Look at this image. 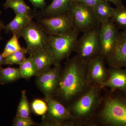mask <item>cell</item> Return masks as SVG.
Masks as SVG:
<instances>
[{"label":"cell","instance_id":"1","mask_svg":"<svg viewBox=\"0 0 126 126\" xmlns=\"http://www.w3.org/2000/svg\"><path fill=\"white\" fill-rule=\"evenodd\" d=\"M88 63L76 55L67 59L62 68L54 98L67 108L92 86L88 79Z\"/></svg>","mask_w":126,"mask_h":126},{"label":"cell","instance_id":"2","mask_svg":"<svg viewBox=\"0 0 126 126\" xmlns=\"http://www.w3.org/2000/svg\"><path fill=\"white\" fill-rule=\"evenodd\" d=\"M113 94L103 99L98 122L106 126H126V94Z\"/></svg>","mask_w":126,"mask_h":126},{"label":"cell","instance_id":"3","mask_svg":"<svg viewBox=\"0 0 126 126\" xmlns=\"http://www.w3.org/2000/svg\"><path fill=\"white\" fill-rule=\"evenodd\" d=\"M102 88L92 85L90 88L67 108L75 117L90 122L94 126V117L102 102Z\"/></svg>","mask_w":126,"mask_h":126},{"label":"cell","instance_id":"4","mask_svg":"<svg viewBox=\"0 0 126 126\" xmlns=\"http://www.w3.org/2000/svg\"><path fill=\"white\" fill-rule=\"evenodd\" d=\"M48 110L39 126H84L82 120L75 117L68 109L54 98L44 97Z\"/></svg>","mask_w":126,"mask_h":126},{"label":"cell","instance_id":"5","mask_svg":"<svg viewBox=\"0 0 126 126\" xmlns=\"http://www.w3.org/2000/svg\"><path fill=\"white\" fill-rule=\"evenodd\" d=\"M79 32L76 29L61 35H48L45 49L52 54L54 65L61 64L75 52Z\"/></svg>","mask_w":126,"mask_h":126},{"label":"cell","instance_id":"6","mask_svg":"<svg viewBox=\"0 0 126 126\" xmlns=\"http://www.w3.org/2000/svg\"><path fill=\"white\" fill-rule=\"evenodd\" d=\"M100 25L84 32L78 40L75 52L77 56L86 62L100 54Z\"/></svg>","mask_w":126,"mask_h":126},{"label":"cell","instance_id":"7","mask_svg":"<svg viewBox=\"0 0 126 126\" xmlns=\"http://www.w3.org/2000/svg\"><path fill=\"white\" fill-rule=\"evenodd\" d=\"M69 13L75 29L79 32L83 33L100 25L93 9L78 1L74 0Z\"/></svg>","mask_w":126,"mask_h":126},{"label":"cell","instance_id":"8","mask_svg":"<svg viewBox=\"0 0 126 126\" xmlns=\"http://www.w3.org/2000/svg\"><path fill=\"white\" fill-rule=\"evenodd\" d=\"M37 22L48 35H61L75 29L69 12L47 17L38 18Z\"/></svg>","mask_w":126,"mask_h":126},{"label":"cell","instance_id":"9","mask_svg":"<svg viewBox=\"0 0 126 126\" xmlns=\"http://www.w3.org/2000/svg\"><path fill=\"white\" fill-rule=\"evenodd\" d=\"M53 66L36 77L35 84L44 97L55 98L58 87L62 67Z\"/></svg>","mask_w":126,"mask_h":126},{"label":"cell","instance_id":"10","mask_svg":"<svg viewBox=\"0 0 126 126\" xmlns=\"http://www.w3.org/2000/svg\"><path fill=\"white\" fill-rule=\"evenodd\" d=\"M48 35L38 22L32 20L21 31L20 37L24 40L29 52L36 49L45 48Z\"/></svg>","mask_w":126,"mask_h":126},{"label":"cell","instance_id":"11","mask_svg":"<svg viewBox=\"0 0 126 126\" xmlns=\"http://www.w3.org/2000/svg\"><path fill=\"white\" fill-rule=\"evenodd\" d=\"M120 33L111 19L100 24L99 29L100 55L105 60L111 54L119 40Z\"/></svg>","mask_w":126,"mask_h":126},{"label":"cell","instance_id":"12","mask_svg":"<svg viewBox=\"0 0 126 126\" xmlns=\"http://www.w3.org/2000/svg\"><path fill=\"white\" fill-rule=\"evenodd\" d=\"M106 60L99 54L91 59L88 63V78L92 85H101L108 79V69L105 65Z\"/></svg>","mask_w":126,"mask_h":126},{"label":"cell","instance_id":"13","mask_svg":"<svg viewBox=\"0 0 126 126\" xmlns=\"http://www.w3.org/2000/svg\"><path fill=\"white\" fill-rule=\"evenodd\" d=\"M108 70V79L101 87L110 88L111 92L118 90L126 93V68L109 67Z\"/></svg>","mask_w":126,"mask_h":126},{"label":"cell","instance_id":"14","mask_svg":"<svg viewBox=\"0 0 126 126\" xmlns=\"http://www.w3.org/2000/svg\"><path fill=\"white\" fill-rule=\"evenodd\" d=\"M105 60L109 67L126 68V30L120 33L115 49Z\"/></svg>","mask_w":126,"mask_h":126},{"label":"cell","instance_id":"15","mask_svg":"<svg viewBox=\"0 0 126 126\" xmlns=\"http://www.w3.org/2000/svg\"><path fill=\"white\" fill-rule=\"evenodd\" d=\"M36 66L38 75L54 65V60L52 54L45 48L36 49L28 53Z\"/></svg>","mask_w":126,"mask_h":126},{"label":"cell","instance_id":"16","mask_svg":"<svg viewBox=\"0 0 126 126\" xmlns=\"http://www.w3.org/2000/svg\"><path fill=\"white\" fill-rule=\"evenodd\" d=\"M74 0H52L40 12L39 18H47L68 13Z\"/></svg>","mask_w":126,"mask_h":126},{"label":"cell","instance_id":"17","mask_svg":"<svg viewBox=\"0 0 126 126\" xmlns=\"http://www.w3.org/2000/svg\"><path fill=\"white\" fill-rule=\"evenodd\" d=\"M33 17L25 15H16L15 18L10 23L5 25L4 30L6 33L15 34L18 38L21 31Z\"/></svg>","mask_w":126,"mask_h":126},{"label":"cell","instance_id":"18","mask_svg":"<svg viewBox=\"0 0 126 126\" xmlns=\"http://www.w3.org/2000/svg\"><path fill=\"white\" fill-rule=\"evenodd\" d=\"M4 9H12L16 15H25L33 17V11L25 2L24 0H6L3 5Z\"/></svg>","mask_w":126,"mask_h":126},{"label":"cell","instance_id":"19","mask_svg":"<svg viewBox=\"0 0 126 126\" xmlns=\"http://www.w3.org/2000/svg\"><path fill=\"white\" fill-rule=\"evenodd\" d=\"M93 9L100 24H101L111 19L113 8L109 2L102 0Z\"/></svg>","mask_w":126,"mask_h":126},{"label":"cell","instance_id":"20","mask_svg":"<svg viewBox=\"0 0 126 126\" xmlns=\"http://www.w3.org/2000/svg\"><path fill=\"white\" fill-rule=\"evenodd\" d=\"M22 78L19 68L0 66V84L4 85L12 83Z\"/></svg>","mask_w":126,"mask_h":126},{"label":"cell","instance_id":"21","mask_svg":"<svg viewBox=\"0 0 126 126\" xmlns=\"http://www.w3.org/2000/svg\"><path fill=\"white\" fill-rule=\"evenodd\" d=\"M19 68L21 78L27 81H29L32 77L38 76V71L36 66L30 56L19 64Z\"/></svg>","mask_w":126,"mask_h":126},{"label":"cell","instance_id":"22","mask_svg":"<svg viewBox=\"0 0 126 126\" xmlns=\"http://www.w3.org/2000/svg\"><path fill=\"white\" fill-rule=\"evenodd\" d=\"M111 19L122 29H126V6L123 5L113 8Z\"/></svg>","mask_w":126,"mask_h":126},{"label":"cell","instance_id":"23","mask_svg":"<svg viewBox=\"0 0 126 126\" xmlns=\"http://www.w3.org/2000/svg\"><path fill=\"white\" fill-rule=\"evenodd\" d=\"M31 106L27 98L26 91L22 90L21 98L17 108L16 115L24 117H31Z\"/></svg>","mask_w":126,"mask_h":126},{"label":"cell","instance_id":"24","mask_svg":"<svg viewBox=\"0 0 126 126\" xmlns=\"http://www.w3.org/2000/svg\"><path fill=\"white\" fill-rule=\"evenodd\" d=\"M26 48H23L5 58L6 65H19L24 61L27 54Z\"/></svg>","mask_w":126,"mask_h":126},{"label":"cell","instance_id":"25","mask_svg":"<svg viewBox=\"0 0 126 126\" xmlns=\"http://www.w3.org/2000/svg\"><path fill=\"white\" fill-rule=\"evenodd\" d=\"M18 36L14 34L12 37L7 41L4 50L1 53V55L4 58L15 53V52L20 50L22 48Z\"/></svg>","mask_w":126,"mask_h":126},{"label":"cell","instance_id":"26","mask_svg":"<svg viewBox=\"0 0 126 126\" xmlns=\"http://www.w3.org/2000/svg\"><path fill=\"white\" fill-rule=\"evenodd\" d=\"M32 111L36 115L44 116L48 110V106L44 99H35L31 104Z\"/></svg>","mask_w":126,"mask_h":126},{"label":"cell","instance_id":"27","mask_svg":"<svg viewBox=\"0 0 126 126\" xmlns=\"http://www.w3.org/2000/svg\"><path fill=\"white\" fill-rule=\"evenodd\" d=\"M31 117H26L16 115L13 119V126H38Z\"/></svg>","mask_w":126,"mask_h":126},{"label":"cell","instance_id":"28","mask_svg":"<svg viewBox=\"0 0 126 126\" xmlns=\"http://www.w3.org/2000/svg\"><path fill=\"white\" fill-rule=\"evenodd\" d=\"M33 5L35 9L43 10L46 6L45 0H29Z\"/></svg>","mask_w":126,"mask_h":126},{"label":"cell","instance_id":"29","mask_svg":"<svg viewBox=\"0 0 126 126\" xmlns=\"http://www.w3.org/2000/svg\"><path fill=\"white\" fill-rule=\"evenodd\" d=\"M93 9L102 0H75Z\"/></svg>","mask_w":126,"mask_h":126},{"label":"cell","instance_id":"30","mask_svg":"<svg viewBox=\"0 0 126 126\" xmlns=\"http://www.w3.org/2000/svg\"><path fill=\"white\" fill-rule=\"evenodd\" d=\"M107 2H111L116 6V7L120 6L123 5L122 0H104Z\"/></svg>","mask_w":126,"mask_h":126},{"label":"cell","instance_id":"31","mask_svg":"<svg viewBox=\"0 0 126 126\" xmlns=\"http://www.w3.org/2000/svg\"><path fill=\"white\" fill-rule=\"evenodd\" d=\"M4 65H6L5 59L1 54H0V66Z\"/></svg>","mask_w":126,"mask_h":126},{"label":"cell","instance_id":"32","mask_svg":"<svg viewBox=\"0 0 126 126\" xmlns=\"http://www.w3.org/2000/svg\"><path fill=\"white\" fill-rule=\"evenodd\" d=\"M5 25H4V23L2 21L0 20V40L2 39V37L1 36V33L2 30H4Z\"/></svg>","mask_w":126,"mask_h":126},{"label":"cell","instance_id":"33","mask_svg":"<svg viewBox=\"0 0 126 126\" xmlns=\"http://www.w3.org/2000/svg\"><path fill=\"white\" fill-rule=\"evenodd\" d=\"M1 11H0V15H1Z\"/></svg>","mask_w":126,"mask_h":126},{"label":"cell","instance_id":"34","mask_svg":"<svg viewBox=\"0 0 126 126\" xmlns=\"http://www.w3.org/2000/svg\"><path fill=\"white\" fill-rule=\"evenodd\" d=\"M125 93L126 94V93Z\"/></svg>","mask_w":126,"mask_h":126}]
</instances>
